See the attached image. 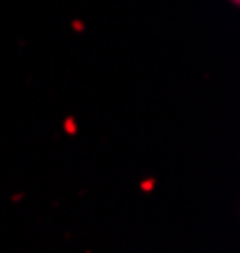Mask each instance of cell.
Here are the masks:
<instances>
[{
	"mask_svg": "<svg viewBox=\"0 0 240 253\" xmlns=\"http://www.w3.org/2000/svg\"><path fill=\"white\" fill-rule=\"evenodd\" d=\"M233 3H238V0H233Z\"/></svg>",
	"mask_w": 240,
	"mask_h": 253,
	"instance_id": "6da1fadb",
	"label": "cell"
}]
</instances>
